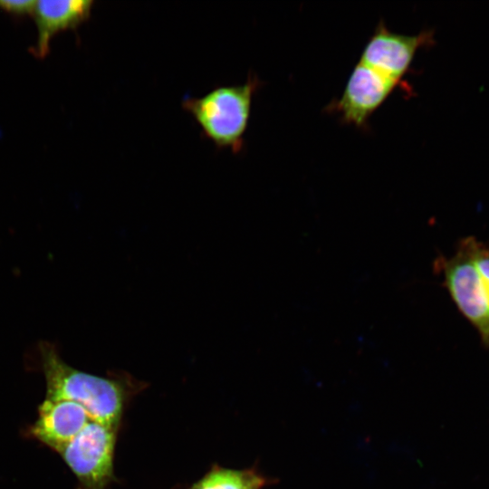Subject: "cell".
Returning <instances> with one entry per match:
<instances>
[{"mask_svg": "<svg viewBox=\"0 0 489 489\" xmlns=\"http://www.w3.org/2000/svg\"><path fill=\"white\" fill-rule=\"evenodd\" d=\"M39 351L45 398L79 403L92 419L119 430L125 405L137 385L130 377L104 378L74 369L46 341L40 343Z\"/></svg>", "mask_w": 489, "mask_h": 489, "instance_id": "cell-1", "label": "cell"}, {"mask_svg": "<svg viewBox=\"0 0 489 489\" xmlns=\"http://www.w3.org/2000/svg\"><path fill=\"white\" fill-rule=\"evenodd\" d=\"M435 269L457 310L489 346V251L473 252L466 236L453 255L436 259Z\"/></svg>", "mask_w": 489, "mask_h": 489, "instance_id": "cell-2", "label": "cell"}, {"mask_svg": "<svg viewBox=\"0 0 489 489\" xmlns=\"http://www.w3.org/2000/svg\"><path fill=\"white\" fill-rule=\"evenodd\" d=\"M260 85L256 77H249L240 85L219 86L201 97H187L182 107L218 149L237 153L244 147L253 98Z\"/></svg>", "mask_w": 489, "mask_h": 489, "instance_id": "cell-3", "label": "cell"}, {"mask_svg": "<svg viewBox=\"0 0 489 489\" xmlns=\"http://www.w3.org/2000/svg\"><path fill=\"white\" fill-rule=\"evenodd\" d=\"M117 434V429L91 420L56 452L77 478V489H107L115 481Z\"/></svg>", "mask_w": 489, "mask_h": 489, "instance_id": "cell-4", "label": "cell"}, {"mask_svg": "<svg viewBox=\"0 0 489 489\" xmlns=\"http://www.w3.org/2000/svg\"><path fill=\"white\" fill-rule=\"evenodd\" d=\"M434 43L433 30H424L415 35L401 34L390 31L380 21L365 44L359 62L399 84L409 72L417 50Z\"/></svg>", "mask_w": 489, "mask_h": 489, "instance_id": "cell-5", "label": "cell"}, {"mask_svg": "<svg viewBox=\"0 0 489 489\" xmlns=\"http://www.w3.org/2000/svg\"><path fill=\"white\" fill-rule=\"evenodd\" d=\"M399 85L359 62L353 68L340 99L327 107L340 120L357 128L368 126L369 118Z\"/></svg>", "mask_w": 489, "mask_h": 489, "instance_id": "cell-6", "label": "cell"}, {"mask_svg": "<svg viewBox=\"0 0 489 489\" xmlns=\"http://www.w3.org/2000/svg\"><path fill=\"white\" fill-rule=\"evenodd\" d=\"M38 417L26 430L29 437L57 452L91 421L88 411L71 400L45 398L38 406Z\"/></svg>", "mask_w": 489, "mask_h": 489, "instance_id": "cell-7", "label": "cell"}, {"mask_svg": "<svg viewBox=\"0 0 489 489\" xmlns=\"http://www.w3.org/2000/svg\"><path fill=\"white\" fill-rule=\"evenodd\" d=\"M91 0H38L33 16L37 29L34 53L43 58L50 51L53 37L62 31L75 29L89 19Z\"/></svg>", "mask_w": 489, "mask_h": 489, "instance_id": "cell-8", "label": "cell"}, {"mask_svg": "<svg viewBox=\"0 0 489 489\" xmlns=\"http://www.w3.org/2000/svg\"><path fill=\"white\" fill-rule=\"evenodd\" d=\"M273 482L254 467L236 470L214 465L201 479L187 489H263Z\"/></svg>", "mask_w": 489, "mask_h": 489, "instance_id": "cell-9", "label": "cell"}, {"mask_svg": "<svg viewBox=\"0 0 489 489\" xmlns=\"http://www.w3.org/2000/svg\"><path fill=\"white\" fill-rule=\"evenodd\" d=\"M35 2L34 0H0V9L14 16L33 14Z\"/></svg>", "mask_w": 489, "mask_h": 489, "instance_id": "cell-10", "label": "cell"}]
</instances>
